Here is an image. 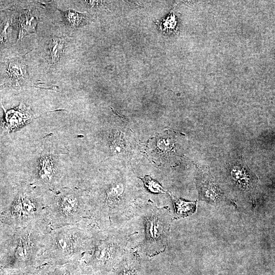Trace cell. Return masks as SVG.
Instances as JSON below:
<instances>
[{
  "label": "cell",
  "mask_w": 275,
  "mask_h": 275,
  "mask_svg": "<svg viewBox=\"0 0 275 275\" xmlns=\"http://www.w3.org/2000/svg\"><path fill=\"white\" fill-rule=\"evenodd\" d=\"M94 232L80 223L52 229L46 235L38 258L80 259L92 249L96 234Z\"/></svg>",
  "instance_id": "obj_1"
},
{
  "label": "cell",
  "mask_w": 275,
  "mask_h": 275,
  "mask_svg": "<svg viewBox=\"0 0 275 275\" xmlns=\"http://www.w3.org/2000/svg\"><path fill=\"white\" fill-rule=\"evenodd\" d=\"M78 14L73 11L68 10L64 12V17L68 24L75 26L80 21V16Z\"/></svg>",
  "instance_id": "obj_16"
},
{
  "label": "cell",
  "mask_w": 275,
  "mask_h": 275,
  "mask_svg": "<svg viewBox=\"0 0 275 275\" xmlns=\"http://www.w3.org/2000/svg\"><path fill=\"white\" fill-rule=\"evenodd\" d=\"M142 219L145 237L134 247L148 256H153L166 249L172 222L167 208H141L137 214Z\"/></svg>",
  "instance_id": "obj_3"
},
{
  "label": "cell",
  "mask_w": 275,
  "mask_h": 275,
  "mask_svg": "<svg viewBox=\"0 0 275 275\" xmlns=\"http://www.w3.org/2000/svg\"><path fill=\"white\" fill-rule=\"evenodd\" d=\"M64 42L59 37L52 38L47 47L46 59L49 64L53 65L57 63L63 53Z\"/></svg>",
  "instance_id": "obj_10"
},
{
  "label": "cell",
  "mask_w": 275,
  "mask_h": 275,
  "mask_svg": "<svg viewBox=\"0 0 275 275\" xmlns=\"http://www.w3.org/2000/svg\"><path fill=\"white\" fill-rule=\"evenodd\" d=\"M58 275H77L74 270L70 271L67 269L61 270Z\"/></svg>",
  "instance_id": "obj_17"
},
{
  "label": "cell",
  "mask_w": 275,
  "mask_h": 275,
  "mask_svg": "<svg viewBox=\"0 0 275 275\" xmlns=\"http://www.w3.org/2000/svg\"><path fill=\"white\" fill-rule=\"evenodd\" d=\"M89 210L73 193H65L48 205L46 218L51 229L75 225L88 218Z\"/></svg>",
  "instance_id": "obj_4"
},
{
  "label": "cell",
  "mask_w": 275,
  "mask_h": 275,
  "mask_svg": "<svg viewBox=\"0 0 275 275\" xmlns=\"http://www.w3.org/2000/svg\"><path fill=\"white\" fill-rule=\"evenodd\" d=\"M145 186L150 191L154 193H163L164 190L163 187L155 180L148 176L142 179Z\"/></svg>",
  "instance_id": "obj_15"
},
{
  "label": "cell",
  "mask_w": 275,
  "mask_h": 275,
  "mask_svg": "<svg viewBox=\"0 0 275 275\" xmlns=\"http://www.w3.org/2000/svg\"><path fill=\"white\" fill-rule=\"evenodd\" d=\"M53 164L49 156H43L40 160L39 175L40 178L45 182H50L53 177Z\"/></svg>",
  "instance_id": "obj_12"
},
{
  "label": "cell",
  "mask_w": 275,
  "mask_h": 275,
  "mask_svg": "<svg viewBox=\"0 0 275 275\" xmlns=\"http://www.w3.org/2000/svg\"><path fill=\"white\" fill-rule=\"evenodd\" d=\"M176 218L185 217L193 214L196 209L197 202H188L172 197Z\"/></svg>",
  "instance_id": "obj_11"
},
{
  "label": "cell",
  "mask_w": 275,
  "mask_h": 275,
  "mask_svg": "<svg viewBox=\"0 0 275 275\" xmlns=\"http://www.w3.org/2000/svg\"><path fill=\"white\" fill-rule=\"evenodd\" d=\"M9 72L13 78L21 80L25 76L26 69L22 62L13 61L9 65Z\"/></svg>",
  "instance_id": "obj_14"
},
{
  "label": "cell",
  "mask_w": 275,
  "mask_h": 275,
  "mask_svg": "<svg viewBox=\"0 0 275 275\" xmlns=\"http://www.w3.org/2000/svg\"><path fill=\"white\" fill-rule=\"evenodd\" d=\"M132 234L122 228H111L96 233L92 249L85 256L87 265L98 275H110L129 248Z\"/></svg>",
  "instance_id": "obj_2"
},
{
  "label": "cell",
  "mask_w": 275,
  "mask_h": 275,
  "mask_svg": "<svg viewBox=\"0 0 275 275\" xmlns=\"http://www.w3.org/2000/svg\"><path fill=\"white\" fill-rule=\"evenodd\" d=\"M109 141L110 147L113 152L119 153L124 151L126 142L120 132H113L110 136Z\"/></svg>",
  "instance_id": "obj_13"
},
{
  "label": "cell",
  "mask_w": 275,
  "mask_h": 275,
  "mask_svg": "<svg viewBox=\"0 0 275 275\" xmlns=\"http://www.w3.org/2000/svg\"><path fill=\"white\" fill-rule=\"evenodd\" d=\"M230 177L235 185L242 189H249L255 183V180L249 171L241 164H235L232 168Z\"/></svg>",
  "instance_id": "obj_8"
},
{
  "label": "cell",
  "mask_w": 275,
  "mask_h": 275,
  "mask_svg": "<svg viewBox=\"0 0 275 275\" xmlns=\"http://www.w3.org/2000/svg\"><path fill=\"white\" fill-rule=\"evenodd\" d=\"M32 116L23 108L20 111H10L6 116V127L9 130L19 128L32 119Z\"/></svg>",
  "instance_id": "obj_9"
},
{
  "label": "cell",
  "mask_w": 275,
  "mask_h": 275,
  "mask_svg": "<svg viewBox=\"0 0 275 275\" xmlns=\"http://www.w3.org/2000/svg\"><path fill=\"white\" fill-rule=\"evenodd\" d=\"M129 248L110 275H145L136 251Z\"/></svg>",
  "instance_id": "obj_6"
},
{
  "label": "cell",
  "mask_w": 275,
  "mask_h": 275,
  "mask_svg": "<svg viewBox=\"0 0 275 275\" xmlns=\"http://www.w3.org/2000/svg\"><path fill=\"white\" fill-rule=\"evenodd\" d=\"M47 206L41 204L26 193L20 194L15 201L12 217L18 228L45 217Z\"/></svg>",
  "instance_id": "obj_5"
},
{
  "label": "cell",
  "mask_w": 275,
  "mask_h": 275,
  "mask_svg": "<svg viewBox=\"0 0 275 275\" xmlns=\"http://www.w3.org/2000/svg\"><path fill=\"white\" fill-rule=\"evenodd\" d=\"M199 198L209 203L216 205L224 201V191L217 183L210 177L204 176L197 180Z\"/></svg>",
  "instance_id": "obj_7"
}]
</instances>
